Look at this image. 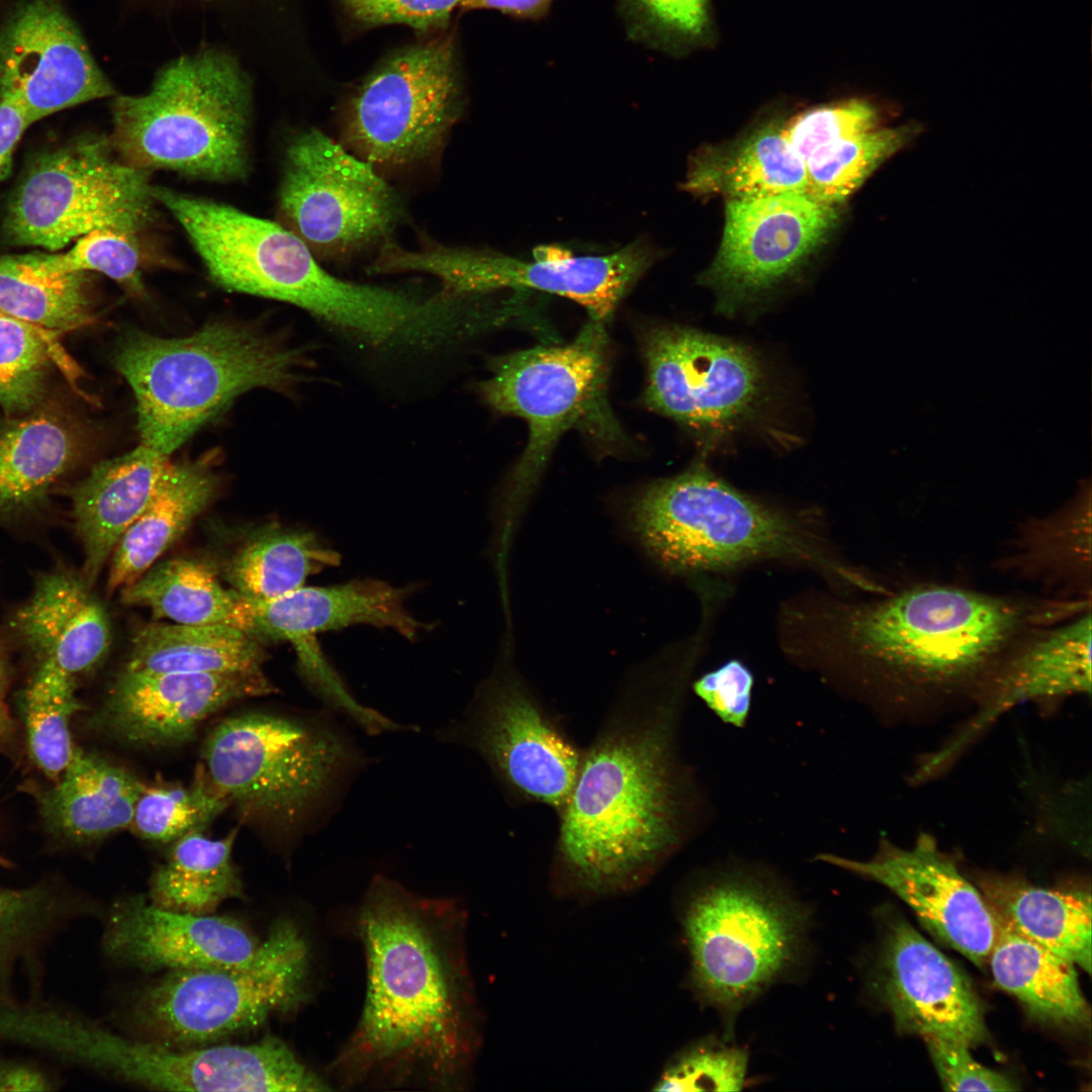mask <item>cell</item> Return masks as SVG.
<instances>
[{"instance_id":"1","label":"cell","mask_w":1092,"mask_h":1092,"mask_svg":"<svg viewBox=\"0 0 1092 1092\" xmlns=\"http://www.w3.org/2000/svg\"><path fill=\"white\" fill-rule=\"evenodd\" d=\"M366 960L361 1016L328 1068L341 1089L459 1091L480 1044L465 913L376 876L357 913Z\"/></svg>"},{"instance_id":"2","label":"cell","mask_w":1092,"mask_h":1092,"mask_svg":"<svg viewBox=\"0 0 1092 1092\" xmlns=\"http://www.w3.org/2000/svg\"><path fill=\"white\" fill-rule=\"evenodd\" d=\"M645 688L612 705L558 813L556 875L582 892L640 885L708 820L707 795L679 749L681 681Z\"/></svg>"},{"instance_id":"3","label":"cell","mask_w":1092,"mask_h":1092,"mask_svg":"<svg viewBox=\"0 0 1092 1092\" xmlns=\"http://www.w3.org/2000/svg\"><path fill=\"white\" fill-rule=\"evenodd\" d=\"M1087 601L988 594L919 582L856 606L841 621L851 691L940 695L983 691L1005 653L1030 632L1068 620Z\"/></svg>"},{"instance_id":"4","label":"cell","mask_w":1092,"mask_h":1092,"mask_svg":"<svg viewBox=\"0 0 1092 1092\" xmlns=\"http://www.w3.org/2000/svg\"><path fill=\"white\" fill-rule=\"evenodd\" d=\"M115 366L134 393L142 443L169 456L241 393L291 392L308 361L275 336L215 323L177 339L130 332Z\"/></svg>"},{"instance_id":"5","label":"cell","mask_w":1092,"mask_h":1092,"mask_svg":"<svg viewBox=\"0 0 1092 1092\" xmlns=\"http://www.w3.org/2000/svg\"><path fill=\"white\" fill-rule=\"evenodd\" d=\"M808 912L768 869L729 862L706 872L682 914L690 980L730 1039L737 1015L800 965Z\"/></svg>"},{"instance_id":"6","label":"cell","mask_w":1092,"mask_h":1092,"mask_svg":"<svg viewBox=\"0 0 1092 1092\" xmlns=\"http://www.w3.org/2000/svg\"><path fill=\"white\" fill-rule=\"evenodd\" d=\"M251 90L234 59L217 51L166 66L151 90L113 103L109 143L125 164L214 181L248 166Z\"/></svg>"},{"instance_id":"7","label":"cell","mask_w":1092,"mask_h":1092,"mask_svg":"<svg viewBox=\"0 0 1092 1092\" xmlns=\"http://www.w3.org/2000/svg\"><path fill=\"white\" fill-rule=\"evenodd\" d=\"M628 521L647 550L676 570H722L763 559L838 569L795 520L704 466L646 485L630 503Z\"/></svg>"},{"instance_id":"8","label":"cell","mask_w":1092,"mask_h":1092,"mask_svg":"<svg viewBox=\"0 0 1092 1092\" xmlns=\"http://www.w3.org/2000/svg\"><path fill=\"white\" fill-rule=\"evenodd\" d=\"M209 784L245 816L282 830L304 822L358 763L347 737L326 721L247 713L206 738Z\"/></svg>"},{"instance_id":"9","label":"cell","mask_w":1092,"mask_h":1092,"mask_svg":"<svg viewBox=\"0 0 1092 1092\" xmlns=\"http://www.w3.org/2000/svg\"><path fill=\"white\" fill-rule=\"evenodd\" d=\"M488 368L479 395L495 412L520 417L529 427L510 480L511 506L518 507L533 490L565 432L576 429L607 445L624 440L608 395L606 322L588 317L570 343L493 357Z\"/></svg>"},{"instance_id":"10","label":"cell","mask_w":1092,"mask_h":1092,"mask_svg":"<svg viewBox=\"0 0 1092 1092\" xmlns=\"http://www.w3.org/2000/svg\"><path fill=\"white\" fill-rule=\"evenodd\" d=\"M310 947L279 918L246 964L168 972L138 996L132 1022L148 1040L200 1045L288 1013L309 996Z\"/></svg>"},{"instance_id":"11","label":"cell","mask_w":1092,"mask_h":1092,"mask_svg":"<svg viewBox=\"0 0 1092 1092\" xmlns=\"http://www.w3.org/2000/svg\"><path fill=\"white\" fill-rule=\"evenodd\" d=\"M149 171L123 163L108 138H85L39 157L5 217L18 245L59 250L96 230L134 234L154 218Z\"/></svg>"},{"instance_id":"12","label":"cell","mask_w":1092,"mask_h":1092,"mask_svg":"<svg viewBox=\"0 0 1092 1092\" xmlns=\"http://www.w3.org/2000/svg\"><path fill=\"white\" fill-rule=\"evenodd\" d=\"M180 222L211 278L225 289L277 299L318 317L337 302L341 281L292 231L232 206L154 187Z\"/></svg>"},{"instance_id":"13","label":"cell","mask_w":1092,"mask_h":1092,"mask_svg":"<svg viewBox=\"0 0 1092 1092\" xmlns=\"http://www.w3.org/2000/svg\"><path fill=\"white\" fill-rule=\"evenodd\" d=\"M462 110L453 41L438 38L386 59L353 95L345 140L372 165L401 166L437 150Z\"/></svg>"},{"instance_id":"14","label":"cell","mask_w":1092,"mask_h":1092,"mask_svg":"<svg viewBox=\"0 0 1092 1092\" xmlns=\"http://www.w3.org/2000/svg\"><path fill=\"white\" fill-rule=\"evenodd\" d=\"M72 1063L154 1089L179 1091H329L330 1082L308 1069L275 1036L241 1045L180 1051L118 1035L83 1017Z\"/></svg>"},{"instance_id":"15","label":"cell","mask_w":1092,"mask_h":1092,"mask_svg":"<svg viewBox=\"0 0 1092 1092\" xmlns=\"http://www.w3.org/2000/svg\"><path fill=\"white\" fill-rule=\"evenodd\" d=\"M525 261L494 251L397 248L396 272L419 271L442 279L459 295L503 289L540 291L566 297L586 308L589 317L608 323L623 297L658 258L646 238L602 256H574L560 247L541 246Z\"/></svg>"},{"instance_id":"16","label":"cell","mask_w":1092,"mask_h":1092,"mask_svg":"<svg viewBox=\"0 0 1092 1092\" xmlns=\"http://www.w3.org/2000/svg\"><path fill=\"white\" fill-rule=\"evenodd\" d=\"M446 737L475 749L517 801L557 814L567 802L582 750L516 674L500 670L484 681Z\"/></svg>"},{"instance_id":"17","label":"cell","mask_w":1092,"mask_h":1092,"mask_svg":"<svg viewBox=\"0 0 1092 1092\" xmlns=\"http://www.w3.org/2000/svg\"><path fill=\"white\" fill-rule=\"evenodd\" d=\"M280 210L308 248L344 253L386 235L400 212L374 165L317 129L287 148Z\"/></svg>"},{"instance_id":"18","label":"cell","mask_w":1092,"mask_h":1092,"mask_svg":"<svg viewBox=\"0 0 1092 1092\" xmlns=\"http://www.w3.org/2000/svg\"><path fill=\"white\" fill-rule=\"evenodd\" d=\"M647 368L644 404L698 432L726 430L747 417L763 392L752 353L734 342L678 326H657L642 339Z\"/></svg>"},{"instance_id":"19","label":"cell","mask_w":1092,"mask_h":1092,"mask_svg":"<svg viewBox=\"0 0 1092 1092\" xmlns=\"http://www.w3.org/2000/svg\"><path fill=\"white\" fill-rule=\"evenodd\" d=\"M837 206L807 193L726 200L721 242L701 283L726 311L799 269L832 235Z\"/></svg>"},{"instance_id":"20","label":"cell","mask_w":1092,"mask_h":1092,"mask_svg":"<svg viewBox=\"0 0 1092 1092\" xmlns=\"http://www.w3.org/2000/svg\"><path fill=\"white\" fill-rule=\"evenodd\" d=\"M814 859L888 888L906 903L936 938L976 966L988 962L999 925L986 899L936 840L921 833L910 847L880 840L868 859L832 852Z\"/></svg>"},{"instance_id":"21","label":"cell","mask_w":1092,"mask_h":1092,"mask_svg":"<svg viewBox=\"0 0 1092 1092\" xmlns=\"http://www.w3.org/2000/svg\"><path fill=\"white\" fill-rule=\"evenodd\" d=\"M32 123L110 96L113 87L58 0H24L0 24V94Z\"/></svg>"},{"instance_id":"22","label":"cell","mask_w":1092,"mask_h":1092,"mask_svg":"<svg viewBox=\"0 0 1092 1092\" xmlns=\"http://www.w3.org/2000/svg\"><path fill=\"white\" fill-rule=\"evenodd\" d=\"M872 988L901 1033L937 1036L970 1049L989 1039L969 979L902 918L887 924Z\"/></svg>"},{"instance_id":"23","label":"cell","mask_w":1092,"mask_h":1092,"mask_svg":"<svg viewBox=\"0 0 1092 1092\" xmlns=\"http://www.w3.org/2000/svg\"><path fill=\"white\" fill-rule=\"evenodd\" d=\"M261 672L120 671L114 678L101 720L121 741L144 747H169L189 741L207 717L231 703L275 693Z\"/></svg>"},{"instance_id":"24","label":"cell","mask_w":1092,"mask_h":1092,"mask_svg":"<svg viewBox=\"0 0 1092 1092\" xmlns=\"http://www.w3.org/2000/svg\"><path fill=\"white\" fill-rule=\"evenodd\" d=\"M259 944L232 917L173 911L141 895L112 906L102 935L107 957L144 972L238 966L251 961Z\"/></svg>"},{"instance_id":"25","label":"cell","mask_w":1092,"mask_h":1092,"mask_svg":"<svg viewBox=\"0 0 1092 1092\" xmlns=\"http://www.w3.org/2000/svg\"><path fill=\"white\" fill-rule=\"evenodd\" d=\"M1091 609L1068 620L1036 629L1001 658L983 692L980 713L946 746L932 754L921 770L933 774L963 750L980 732L1014 706L1027 701L1090 694Z\"/></svg>"},{"instance_id":"26","label":"cell","mask_w":1092,"mask_h":1092,"mask_svg":"<svg viewBox=\"0 0 1092 1092\" xmlns=\"http://www.w3.org/2000/svg\"><path fill=\"white\" fill-rule=\"evenodd\" d=\"M81 573L58 565L40 572L8 621L32 670L77 681L104 659L111 641L108 614Z\"/></svg>"},{"instance_id":"27","label":"cell","mask_w":1092,"mask_h":1092,"mask_svg":"<svg viewBox=\"0 0 1092 1092\" xmlns=\"http://www.w3.org/2000/svg\"><path fill=\"white\" fill-rule=\"evenodd\" d=\"M410 592L376 579L302 585L270 601L252 602L257 636L293 642L300 661L309 653L307 640L317 633L357 624L390 628L414 640L424 625L405 609Z\"/></svg>"},{"instance_id":"28","label":"cell","mask_w":1092,"mask_h":1092,"mask_svg":"<svg viewBox=\"0 0 1092 1092\" xmlns=\"http://www.w3.org/2000/svg\"><path fill=\"white\" fill-rule=\"evenodd\" d=\"M169 456L141 444L102 461L72 492V519L84 554L81 570L93 586L119 539L154 496Z\"/></svg>"},{"instance_id":"29","label":"cell","mask_w":1092,"mask_h":1092,"mask_svg":"<svg viewBox=\"0 0 1092 1092\" xmlns=\"http://www.w3.org/2000/svg\"><path fill=\"white\" fill-rule=\"evenodd\" d=\"M213 454L171 462L149 505L127 528L111 556L110 595L146 572L209 505L218 488Z\"/></svg>"},{"instance_id":"30","label":"cell","mask_w":1092,"mask_h":1092,"mask_svg":"<svg viewBox=\"0 0 1092 1092\" xmlns=\"http://www.w3.org/2000/svg\"><path fill=\"white\" fill-rule=\"evenodd\" d=\"M999 568L1046 598L1091 601V502L1081 492L1063 508L1020 524Z\"/></svg>"},{"instance_id":"31","label":"cell","mask_w":1092,"mask_h":1092,"mask_svg":"<svg viewBox=\"0 0 1092 1092\" xmlns=\"http://www.w3.org/2000/svg\"><path fill=\"white\" fill-rule=\"evenodd\" d=\"M681 187L697 196L729 200L806 193L807 176L784 122L774 121L728 143L703 148L690 161Z\"/></svg>"},{"instance_id":"32","label":"cell","mask_w":1092,"mask_h":1092,"mask_svg":"<svg viewBox=\"0 0 1092 1092\" xmlns=\"http://www.w3.org/2000/svg\"><path fill=\"white\" fill-rule=\"evenodd\" d=\"M77 451L74 430L53 412L39 411L0 427V527L38 514Z\"/></svg>"},{"instance_id":"33","label":"cell","mask_w":1092,"mask_h":1092,"mask_svg":"<svg viewBox=\"0 0 1092 1092\" xmlns=\"http://www.w3.org/2000/svg\"><path fill=\"white\" fill-rule=\"evenodd\" d=\"M981 892L998 924L1091 971V895L987 876Z\"/></svg>"},{"instance_id":"34","label":"cell","mask_w":1092,"mask_h":1092,"mask_svg":"<svg viewBox=\"0 0 1092 1092\" xmlns=\"http://www.w3.org/2000/svg\"><path fill=\"white\" fill-rule=\"evenodd\" d=\"M119 590L122 604L147 607L155 618L226 625L258 637L253 603L223 587L208 562L178 557L156 562Z\"/></svg>"},{"instance_id":"35","label":"cell","mask_w":1092,"mask_h":1092,"mask_svg":"<svg viewBox=\"0 0 1092 1092\" xmlns=\"http://www.w3.org/2000/svg\"><path fill=\"white\" fill-rule=\"evenodd\" d=\"M987 963L997 986L1034 1019L1066 1028L1089 1027L1090 1007L1072 962L999 925Z\"/></svg>"},{"instance_id":"36","label":"cell","mask_w":1092,"mask_h":1092,"mask_svg":"<svg viewBox=\"0 0 1092 1092\" xmlns=\"http://www.w3.org/2000/svg\"><path fill=\"white\" fill-rule=\"evenodd\" d=\"M145 785L126 769L75 748L61 782L46 796L50 823L76 840L129 828Z\"/></svg>"},{"instance_id":"37","label":"cell","mask_w":1092,"mask_h":1092,"mask_svg":"<svg viewBox=\"0 0 1092 1092\" xmlns=\"http://www.w3.org/2000/svg\"><path fill=\"white\" fill-rule=\"evenodd\" d=\"M261 642L226 625L152 623L132 636L124 668L141 672H261L267 658Z\"/></svg>"},{"instance_id":"38","label":"cell","mask_w":1092,"mask_h":1092,"mask_svg":"<svg viewBox=\"0 0 1092 1092\" xmlns=\"http://www.w3.org/2000/svg\"><path fill=\"white\" fill-rule=\"evenodd\" d=\"M341 556L309 531L277 524L252 534L222 567L241 597L266 602L304 585L306 578L340 563Z\"/></svg>"},{"instance_id":"39","label":"cell","mask_w":1092,"mask_h":1092,"mask_svg":"<svg viewBox=\"0 0 1092 1092\" xmlns=\"http://www.w3.org/2000/svg\"><path fill=\"white\" fill-rule=\"evenodd\" d=\"M237 833L213 839L194 831L175 840L151 877L148 899L161 908L207 915L223 901L242 898L243 882L232 857Z\"/></svg>"},{"instance_id":"40","label":"cell","mask_w":1092,"mask_h":1092,"mask_svg":"<svg viewBox=\"0 0 1092 1092\" xmlns=\"http://www.w3.org/2000/svg\"><path fill=\"white\" fill-rule=\"evenodd\" d=\"M86 272L50 273L32 254L0 257V310L51 332L92 323Z\"/></svg>"},{"instance_id":"41","label":"cell","mask_w":1092,"mask_h":1092,"mask_svg":"<svg viewBox=\"0 0 1092 1092\" xmlns=\"http://www.w3.org/2000/svg\"><path fill=\"white\" fill-rule=\"evenodd\" d=\"M907 128H875L813 151L804 160L807 190L813 198L837 206L906 142Z\"/></svg>"},{"instance_id":"42","label":"cell","mask_w":1092,"mask_h":1092,"mask_svg":"<svg viewBox=\"0 0 1092 1092\" xmlns=\"http://www.w3.org/2000/svg\"><path fill=\"white\" fill-rule=\"evenodd\" d=\"M76 682L61 674L31 670L22 696L30 755L53 780L64 772L75 749L69 722L79 708Z\"/></svg>"},{"instance_id":"43","label":"cell","mask_w":1092,"mask_h":1092,"mask_svg":"<svg viewBox=\"0 0 1092 1092\" xmlns=\"http://www.w3.org/2000/svg\"><path fill=\"white\" fill-rule=\"evenodd\" d=\"M230 805V801L201 776L187 788L147 787L136 802L129 828L141 838L174 842L204 829Z\"/></svg>"},{"instance_id":"44","label":"cell","mask_w":1092,"mask_h":1092,"mask_svg":"<svg viewBox=\"0 0 1092 1092\" xmlns=\"http://www.w3.org/2000/svg\"><path fill=\"white\" fill-rule=\"evenodd\" d=\"M67 906L40 888H0V981L34 967L40 948L65 918Z\"/></svg>"},{"instance_id":"45","label":"cell","mask_w":1092,"mask_h":1092,"mask_svg":"<svg viewBox=\"0 0 1092 1092\" xmlns=\"http://www.w3.org/2000/svg\"><path fill=\"white\" fill-rule=\"evenodd\" d=\"M43 329L0 315V404L26 411L35 404L52 358Z\"/></svg>"},{"instance_id":"46","label":"cell","mask_w":1092,"mask_h":1092,"mask_svg":"<svg viewBox=\"0 0 1092 1092\" xmlns=\"http://www.w3.org/2000/svg\"><path fill=\"white\" fill-rule=\"evenodd\" d=\"M715 1036L677 1053L655 1082V1091H740L745 1087L748 1052Z\"/></svg>"},{"instance_id":"47","label":"cell","mask_w":1092,"mask_h":1092,"mask_svg":"<svg viewBox=\"0 0 1092 1092\" xmlns=\"http://www.w3.org/2000/svg\"><path fill=\"white\" fill-rule=\"evenodd\" d=\"M134 234L114 230H96L81 238L63 254H32L35 264L46 272L70 273L96 271L124 286L130 293L144 292L141 280L142 258Z\"/></svg>"},{"instance_id":"48","label":"cell","mask_w":1092,"mask_h":1092,"mask_svg":"<svg viewBox=\"0 0 1092 1092\" xmlns=\"http://www.w3.org/2000/svg\"><path fill=\"white\" fill-rule=\"evenodd\" d=\"M879 120L872 103L848 99L803 111L784 121V127L789 142L804 160L821 147L878 128Z\"/></svg>"},{"instance_id":"49","label":"cell","mask_w":1092,"mask_h":1092,"mask_svg":"<svg viewBox=\"0 0 1092 1092\" xmlns=\"http://www.w3.org/2000/svg\"><path fill=\"white\" fill-rule=\"evenodd\" d=\"M628 33L650 46L691 41L708 21L707 0H621Z\"/></svg>"},{"instance_id":"50","label":"cell","mask_w":1092,"mask_h":1092,"mask_svg":"<svg viewBox=\"0 0 1092 1092\" xmlns=\"http://www.w3.org/2000/svg\"><path fill=\"white\" fill-rule=\"evenodd\" d=\"M753 684L752 671L732 659L701 675L692 690L719 720L742 729L751 711Z\"/></svg>"},{"instance_id":"51","label":"cell","mask_w":1092,"mask_h":1092,"mask_svg":"<svg viewBox=\"0 0 1092 1092\" xmlns=\"http://www.w3.org/2000/svg\"><path fill=\"white\" fill-rule=\"evenodd\" d=\"M922 1038L944 1090H1018V1086L1009 1077L977 1062L971 1056L970 1048L932 1035Z\"/></svg>"},{"instance_id":"52","label":"cell","mask_w":1092,"mask_h":1092,"mask_svg":"<svg viewBox=\"0 0 1092 1092\" xmlns=\"http://www.w3.org/2000/svg\"><path fill=\"white\" fill-rule=\"evenodd\" d=\"M349 15L366 26L406 24L427 31L447 23L462 0H341Z\"/></svg>"},{"instance_id":"53","label":"cell","mask_w":1092,"mask_h":1092,"mask_svg":"<svg viewBox=\"0 0 1092 1092\" xmlns=\"http://www.w3.org/2000/svg\"><path fill=\"white\" fill-rule=\"evenodd\" d=\"M28 126L18 101L9 94H0V182L10 173L14 150Z\"/></svg>"},{"instance_id":"54","label":"cell","mask_w":1092,"mask_h":1092,"mask_svg":"<svg viewBox=\"0 0 1092 1092\" xmlns=\"http://www.w3.org/2000/svg\"><path fill=\"white\" fill-rule=\"evenodd\" d=\"M553 0H462L465 9H494L522 19H538L546 15Z\"/></svg>"},{"instance_id":"55","label":"cell","mask_w":1092,"mask_h":1092,"mask_svg":"<svg viewBox=\"0 0 1092 1092\" xmlns=\"http://www.w3.org/2000/svg\"><path fill=\"white\" fill-rule=\"evenodd\" d=\"M48 1079L37 1070L22 1065L0 1063V1091L49 1089Z\"/></svg>"},{"instance_id":"56","label":"cell","mask_w":1092,"mask_h":1092,"mask_svg":"<svg viewBox=\"0 0 1092 1092\" xmlns=\"http://www.w3.org/2000/svg\"><path fill=\"white\" fill-rule=\"evenodd\" d=\"M6 647L4 634L0 628V735L9 727L8 710L5 704Z\"/></svg>"},{"instance_id":"57","label":"cell","mask_w":1092,"mask_h":1092,"mask_svg":"<svg viewBox=\"0 0 1092 1092\" xmlns=\"http://www.w3.org/2000/svg\"><path fill=\"white\" fill-rule=\"evenodd\" d=\"M2 314H5V313H3V312H2L1 310H0V315H2Z\"/></svg>"}]
</instances>
